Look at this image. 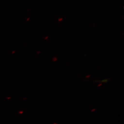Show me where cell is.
<instances>
[{
	"label": "cell",
	"instance_id": "6da1fadb",
	"mask_svg": "<svg viewBox=\"0 0 124 124\" xmlns=\"http://www.w3.org/2000/svg\"><path fill=\"white\" fill-rule=\"evenodd\" d=\"M62 18L60 19H59V20H58L59 21H61V20H62Z\"/></svg>",
	"mask_w": 124,
	"mask_h": 124
}]
</instances>
